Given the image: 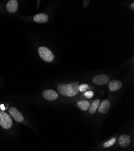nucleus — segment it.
<instances>
[{"label":"nucleus","instance_id":"nucleus-1","mask_svg":"<svg viewBox=\"0 0 134 151\" xmlns=\"http://www.w3.org/2000/svg\"><path fill=\"white\" fill-rule=\"evenodd\" d=\"M79 83L78 81L73 82L69 84L61 83L57 86V91L59 94L65 97H73L78 93V86Z\"/></svg>","mask_w":134,"mask_h":151},{"label":"nucleus","instance_id":"nucleus-2","mask_svg":"<svg viewBox=\"0 0 134 151\" xmlns=\"http://www.w3.org/2000/svg\"><path fill=\"white\" fill-rule=\"evenodd\" d=\"M38 53L40 58L46 62H51L54 59V55L48 48L46 47H40L38 50Z\"/></svg>","mask_w":134,"mask_h":151},{"label":"nucleus","instance_id":"nucleus-3","mask_svg":"<svg viewBox=\"0 0 134 151\" xmlns=\"http://www.w3.org/2000/svg\"><path fill=\"white\" fill-rule=\"evenodd\" d=\"M12 124L13 121L7 113L3 111L0 112V126L4 129H8L12 127Z\"/></svg>","mask_w":134,"mask_h":151},{"label":"nucleus","instance_id":"nucleus-4","mask_svg":"<svg viewBox=\"0 0 134 151\" xmlns=\"http://www.w3.org/2000/svg\"><path fill=\"white\" fill-rule=\"evenodd\" d=\"M109 82V78L105 74H99L95 76L93 78V82L97 85H105Z\"/></svg>","mask_w":134,"mask_h":151},{"label":"nucleus","instance_id":"nucleus-5","mask_svg":"<svg viewBox=\"0 0 134 151\" xmlns=\"http://www.w3.org/2000/svg\"><path fill=\"white\" fill-rule=\"evenodd\" d=\"M9 112L10 116L15 119V121L19 123L23 122L24 119L23 116L16 108L14 107H11L9 109Z\"/></svg>","mask_w":134,"mask_h":151},{"label":"nucleus","instance_id":"nucleus-6","mask_svg":"<svg viewBox=\"0 0 134 151\" xmlns=\"http://www.w3.org/2000/svg\"><path fill=\"white\" fill-rule=\"evenodd\" d=\"M43 97L49 101H54L56 100L58 97V93L52 90H46L43 91Z\"/></svg>","mask_w":134,"mask_h":151},{"label":"nucleus","instance_id":"nucleus-7","mask_svg":"<svg viewBox=\"0 0 134 151\" xmlns=\"http://www.w3.org/2000/svg\"><path fill=\"white\" fill-rule=\"evenodd\" d=\"M131 143L130 136L126 134L121 135L118 139L119 145L122 147H128Z\"/></svg>","mask_w":134,"mask_h":151},{"label":"nucleus","instance_id":"nucleus-8","mask_svg":"<svg viewBox=\"0 0 134 151\" xmlns=\"http://www.w3.org/2000/svg\"><path fill=\"white\" fill-rule=\"evenodd\" d=\"M111 103L108 100H104L102 102H101L99 107H98V111L99 112L102 113V114H105L106 113L109 108H110Z\"/></svg>","mask_w":134,"mask_h":151},{"label":"nucleus","instance_id":"nucleus-9","mask_svg":"<svg viewBox=\"0 0 134 151\" xmlns=\"http://www.w3.org/2000/svg\"><path fill=\"white\" fill-rule=\"evenodd\" d=\"M18 8V2L16 0H10L6 5V9L10 13H15Z\"/></svg>","mask_w":134,"mask_h":151},{"label":"nucleus","instance_id":"nucleus-10","mask_svg":"<svg viewBox=\"0 0 134 151\" xmlns=\"http://www.w3.org/2000/svg\"><path fill=\"white\" fill-rule=\"evenodd\" d=\"M121 86H122V83L119 81L117 80H113L111 81L109 83L108 87L109 89L111 91H116L119 90Z\"/></svg>","mask_w":134,"mask_h":151},{"label":"nucleus","instance_id":"nucleus-11","mask_svg":"<svg viewBox=\"0 0 134 151\" xmlns=\"http://www.w3.org/2000/svg\"><path fill=\"white\" fill-rule=\"evenodd\" d=\"M49 20L48 16L45 14H39L34 17V21L38 23H45Z\"/></svg>","mask_w":134,"mask_h":151},{"label":"nucleus","instance_id":"nucleus-12","mask_svg":"<svg viewBox=\"0 0 134 151\" xmlns=\"http://www.w3.org/2000/svg\"><path fill=\"white\" fill-rule=\"evenodd\" d=\"M100 104H101V100L99 99H96L94 100V101L92 102V104L90 105V107L89 108L90 114H94L96 112L97 109L98 108Z\"/></svg>","mask_w":134,"mask_h":151},{"label":"nucleus","instance_id":"nucleus-13","mask_svg":"<svg viewBox=\"0 0 134 151\" xmlns=\"http://www.w3.org/2000/svg\"><path fill=\"white\" fill-rule=\"evenodd\" d=\"M90 105V103L88 101H87V100H80V101H79L77 103V105L79 107V108H80V109L84 111H86L89 109Z\"/></svg>","mask_w":134,"mask_h":151},{"label":"nucleus","instance_id":"nucleus-14","mask_svg":"<svg viewBox=\"0 0 134 151\" xmlns=\"http://www.w3.org/2000/svg\"><path fill=\"white\" fill-rule=\"evenodd\" d=\"M116 142V138H112L111 140H109L108 142L104 143L103 146H104V147H111L113 145H114Z\"/></svg>","mask_w":134,"mask_h":151},{"label":"nucleus","instance_id":"nucleus-15","mask_svg":"<svg viewBox=\"0 0 134 151\" xmlns=\"http://www.w3.org/2000/svg\"><path fill=\"white\" fill-rule=\"evenodd\" d=\"M88 89H89V86L86 83L81 84L78 86V91L80 92H86Z\"/></svg>","mask_w":134,"mask_h":151},{"label":"nucleus","instance_id":"nucleus-16","mask_svg":"<svg viewBox=\"0 0 134 151\" xmlns=\"http://www.w3.org/2000/svg\"><path fill=\"white\" fill-rule=\"evenodd\" d=\"M84 96L85 97H86L88 99H91L94 96V93L91 91H87L84 93Z\"/></svg>","mask_w":134,"mask_h":151},{"label":"nucleus","instance_id":"nucleus-17","mask_svg":"<svg viewBox=\"0 0 134 151\" xmlns=\"http://www.w3.org/2000/svg\"><path fill=\"white\" fill-rule=\"evenodd\" d=\"M90 1H84V3H83V5H84V7H87V6L89 4Z\"/></svg>","mask_w":134,"mask_h":151},{"label":"nucleus","instance_id":"nucleus-18","mask_svg":"<svg viewBox=\"0 0 134 151\" xmlns=\"http://www.w3.org/2000/svg\"><path fill=\"white\" fill-rule=\"evenodd\" d=\"M130 7H131V9H132V10L134 9V3H132V4L130 5Z\"/></svg>","mask_w":134,"mask_h":151},{"label":"nucleus","instance_id":"nucleus-19","mask_svg":"<svg viewBox=\"0 0 134 151\" xmlns=\"http://www.w3.org/2000/svg\"><path fill=\"white\" fill-rule=\"evenodd\" d=\"M1 107H2V109H3V110H4V106H3V105H1Z\"/></svg>","mask_w":134,"mask_h":151}]
</instances>
